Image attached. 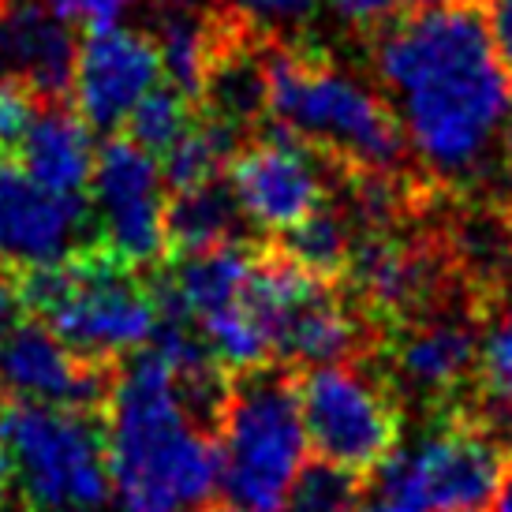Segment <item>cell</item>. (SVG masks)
I'll return each instance as SVG.
<instances>
[{
	"instance_id": "obj_32",
	"label": "cell",
	"mask_w": 512,
	"mask_h": 512,
	"mask_svg": "<svg viewBox=\"0 0 512 512\" xmlns=\"http://www.w3.org/2000/svg\"><path fill=\"white\" fill-rule=\"evenodd\" d=\"M356 512H415V509H404V505H393V501H378V505H367V509L359 505Z\"/></svg>"
},
{
	"instance_id": "obj_31",
	"label": "cell",
	"mask_w": 512,
	"mask_h": 512,
	"mask_svg": "<svg viewBox=\"0 0 512 512\" xmlns=\"http://www.w3.org/2000/svg\"><path fill=\"white\" fill-rule=\"evenodd\" d=\"M490 512H512V453L505 460V468L498 475V486H494V498H490Z\"/></svg>"
},
{
	"instance_id": "obj_33",
	"label": "cell",
	"mask_w": 512,
	"mask_h": 512,
	"mask_svg": "<svg viewBox=\"0 0 512 512\" xmlns=\"http://www.w3.org/2000/svg\"><path fill=\"white\" fill-rule=\"evenodd\" d=\"M4 393H8V389H4V382H0V412H4V404H8V400H4Z\"/></svg>"
},
{
	"instance_id": "obj_25",
	"label": "cell",
	"mask_w": 512,
	"mask_h": 512,
	"mask_svg": "<svg viewBox=\"0 0 512 512\" xmlns=\"http://www.w3.org/2000/svg\"><path fill=\"white\" fill-rule=\"evenodd\" d=\"M45 101H38L27 86L0 83V157H12L23 143L30 124L38 120Z\"/></svg>"
},
{
	"instance_id": "obj_24",
	"label": "cell",
	"mask_w": 512,
	"mask_h": 512,
	"mask_svg": "<svg viewBox=\"0 0 512 512\" xmlns=\"http://www.w3.org/2000/svg\"><path fill=\"white\" fill-rule=\"evenodd\" d=\"M367 494V475L337 468L329 460L303 464L288 490L285 512H356Z\"/></svg>"
},
{
	"instance_id": "obj_17",
	"label": "cell",
	"mask_w": 512,
	"mask_h": 512,
	"mask_svg": "<svg viewBox=\"0 0 512 512\" xmlns=\"http://www.w3.org/2000/svg\"><path fill=\"white\" fill-rule=\"evenodd\" d=\"M12 161L57 195H86L98 165L94 128L68 105H45Z\"/></svg>"
},
{
	"instance_id": "obj_1",
	"label": "cell",
	"mask_w": 512,
	"mask_h": 512,
	"mask_svg": "<svg viewBox=\"0 0 512 512\" xmlns=\"http://www.w3.org/2000/svg\"><path fill=\"white\" fill-rule=\"evenodd\" d=\"M400 131L441 184H483L512 154V83L479 0H419L374 49Z\"/></svg>"
},
{
	"instance_id": "obj_21",
	"label": "cell",
	"mask_w": 512,
	"mask_h": 512,
	"mask_svg": "<svg viewBox=\"0 0 512 512\" xmlns=\"http://www.w3.org/2000/svg\"><path fill=\"white\" fill-rule=\"evenodd\" d=\"M154 42L169 83L180 86L187 98L195 101L199 98L206 49H210V15L195 12L187 4H172L169 12L161 15V23H157Z\"/></svg>"
},
{
	"instance_id": "obj_22",
	"label": "cell",
	"mask_w": 512,
	"mask_h": 512,
	"mask_svg": "<svg viewBox=\"0 0 512 512\" xmlns=\"http://www.w3.org/2000/svg\"><path fill=\"white\" fill-rule=\"evenodd\" d=\"M475 385H479V404L471 412L505 441V434H512V311L501 314L479 337Z\"/></svg>"
},
{
	"instance_id": "obj_14",
	"label": "cell",
	"mask_w": 512,
	"mask_h": 512,
	"mask_svg": "<svg viewBox=\"0 0 512 512\" xmlns=\"http://www.w3.org/2000/svg\"><path fill=\"white\" fill-rule=\"evenodd\" d=\"M165 75L157 42L143 30L98 23L75 45V113L94 131H116L128 124L131 109Z\"/></svg>"
},
{
	"instance_id": "obj_8",
	"label": "cell",
	"mask_w": 512,
	"mask_h": 512,
	"mask_svg": "<svg viewBox=\"0 0 512 512\" xmlns=\"http://www.w3.org/2000/svg\"><path fill=\"white\" fill-rule=\"evenodd\" d=\"M303 434L318 460L374 475L400 445V404L393 385L356 367L322 363L296 370Z\"/></svg>"
},
{
	"instance_id": "obj_15",
	"label": "cell",
	"mask_w": 512,
	"mask_h": 512,
	"mask_svg": "<svg viewBox=\"0 0 512 512\" xmlns=\"http://www.w3.org/2000/svg\"><path fill=\"white\" fill-rule=\"evenodd\" d=\"M116 367L72 352L38 318H23L0 341V382L8 393H15L19 400H34V404L101 412Z\"/></svg>"
},
{
	"instance_id": "obj_27",
	"label": "cell",
	"mask_w": 512,
	"mask_h": 512,
	"mask_svg": "<svg viewBox=\"0 0 512 512\" xmlns=\"http://www.w3.org/2000/svg\"><path fill=\"white\" fill-rule=\"evenodd\" d=\"M479 8L486 15V27H490L494 49L501 57V68L512 83V0H479Z\"/></svg>"
},
{
	"instance_id": "obj_3",
	"label": "cell",
	"mask_w": 512,
	"mask_h": 512,
	"mask_svg": "<svg viewBox=\"0 0 512 512\" xmlns=\"http://www.w3.org/2000/svg\"><path fill=\"white\" fill-rule=\"evenodd\" d=\"M270 124L296 135L344 176H400L408 139L393 105L344 75L326 53L296 42L266 49Z\"/></svg>"
},
{
	"instance_id": "obj_29",
	"label": "cell",
	"mask_w": 512,
	"mask_h": 512,
	"mask_svg": "<svg viewBox=\"0 0 512 512\" xmlns=\"http://www.w3.org/2000/svg\"><path fill=\"white\" fill-rule=\"evenodd\" d=\"M251 19H303L311 15L314 0H232Z\"/></svg>"
},
{
	"instance_id": "obj_10",
	"label": "cell",
	"mask_w": 512,
	"mask_h": 512,
	"mask_svg": "<svg viewBox=\"0 0 512 512\" xmlns=\"http://www.w3.org/2000/svg\"><path fill=\"white\" fill-rule=\"evenodd\" d=\"M318 161L326 157L270 124L266 135L236 146L225 165V184L247 221L266 232H288L329 199Z\"/></svg>"
},
{
	"instance_id": "obj_28",
	"label": "cell",
	"mask_w": 512,
	"mask_h": 512,
	"mask_svg": "<svg viewBox=\"0 0 512 512\" xmlns=\"http://www.w3.org/2000/svg\"><path fill=\"white\" fill-rule=\"evenodd\" d=\"M337 12L348 19V23H359V27H370V23H382V19H393V15L408 4V0H329Z\"/></svg>"
},
{
	"instance_id": "obj_5",
	"label": "cell",
	"mask_w": 512,
	"mask_h": 512,
	"mask_svg": "<svg viewBox=\"0 0 512 512\" xmlns=\"http://www.w3.org/2000/svg\"><path fill=\"white\" fill-rule=\"evenodd\" d=\"M214 438L217 486L202 512H285L307 453L296 370L262 363L232 374Z\"/></svg>"
},
{
	"instance_id": "obj_9",
	"label": "cell",
	"mask_w": 512,
	"mask_h": 512,
	"mask_svg": "<svg viewBox=\"0 0 512 512\" xmlns=\"http://www.w3.org/2000/svg\"><path fill=\"white\" fill-rule=\"evenodd\" d=\"M165 202L169 187L161 180V161L116 135L98 150L90 180V214L98 247L135 270H150L165 258Z\"/></svg>"
},
{
	"instance_id": "obj_12",
	"label": "cell",
	"mask_w": 512,
	"mask_h": 512,
	"mask_svg": "<svg viewBox=\"0 0 512 512\" xmlns=\"http://www.w3.org/2000/svg\"><path fill=\"white\" fill-rule=\"evenodd\" d=\"M86 247H98V232L83 195H57L0 157V266L27 273Z\"/></svg>"
},
{
	"instance_id": "obj_2",
	"label": "cell",
	"mask_w": 512,
	"mask_h": 512,
	"mask_svg": "<svg viewBox=\"0 0 512 512\" xmlns=\"http://www.w3.org/2000/svg\"><path fill=\"white\" fill-rule=\"evenodd\" d=\"M105 456L124 512H202L217 486V438L191 412L157 348L116 367L101 404Z\"/></svg>"
},
{
	"instance_id": "obj_11",
	"label": "cell",
	"mask_w": 512,
	"mask_h": 512,
	"mask_svg": "<svg viewBox=\"0 0 512 512\" xmlns=\"http://www.w3.org/2000/svg\"><path fill=\"white\" fill-rule=\"evenodd\" d=\"M441 277L445 270L430 243L374 228L356 240L341 285L348 288L359 314L378 329V337H385L389 329L438 311Z\"/></svg>"
},
{
	"instance_id": "obj_23",
	"label": "cell",
	"mask_w": 512,
	"mask_h": 512,
	"mask_svg": "<svg viewBox=\"0 0 512 512\" xmlns=\"http://www.w3.org/2000/svg\"><path fill=\"white\" fill-rule=\"evenodd\" d=\"M195 113H199V105L187 98L180 86L157 83L154 90H150V94L131 109L128 139L161 161L172 146L180 143V135L191 128Z\"/></svg>"
},
{
	"instance_id": "obj_7",
	"label": "cell",
	"mask_w": 512,
	"mask_h": 512,
	"mask_svg": "<svg viewBox=\"0 0 512 512\" xmlns=\"http://www.w3.org/2000/svg\"><path fill=\"white\" fill-rule=\"evenodd\" d=\"M505 441L471 408L441 412L427 438L393 453L378 475L382 501L415 512H479L490 505L505 468Z\"/></svg>"
},
{
	"instance_id": "obj_26",
	"label": "cell",
	"mask_w": 512,
	"mask_h": 512,
	"mask_svg": "<svg viewBox=\"0 0 512 512\" xmlns=\"http://www.w3.org/2000/svg\"><path fill=\"white\" fill-rule=\"evenodd\" d=\"M128 4L131 0H45L49 12H57L60 19H79V23H86V27L113 23Z\"/></svg>"
},
{
	"instance_id": "obj_4",
	"label": "cell",
	"mask_w": 512,
	"mask_h": 512,
	"mask_svg": "<svg viewBox=\"0 0 512 512\" xmlns=\"http://www.w3.org/2000/svg\"><path fill=\"white\" fill-rule=\"evenodd\" d=\"M19 299L72 352L109 367L143 352L161 329L157 285L105 247L19 273Z\"/></svg>"
},
{
	"instance_id": "obj_34",
	"label": "cell",
	"mask_w": 512,
	"mask_h": 512,
	"mask_svg": "<svg viewBox=\"0 0 512 512\" xmlns=\"http://www.w3.org/2000/svg\"><path fill=\"white\" fill-rule=\"evenodd\" d=\"M0 512H8V509H4V505H0ZM15 512H23V509H15Z\"/></svg>"
},
{
	"instance_id": "obj_13",
	"label": "cell",
	"mask_w": 512,
	"mask_h": 512,
	"mask_svg": "<svg viewBox=\"0 0 512 512\" xmlns=\"http://www.w3.org/2000/svg\"><path fill=\"white\" fill-rule=\"evenodd\" d=\"M385 348V382L393 393L415 397L434 412H453L464 385L475 382L479 367V333L475 322L453 311H430L408 326L389 329Z\"/></svg>"
},
{
	"instance_id": "obj_30",
	"label": "cell",
	"mask_w": 512,
	"mask_h": 512,
	"mask_svg": "<svg viewBox=\"0 0 512 512\" xmlns=\"http://www.w3.org/2000/svg\"><path fill=\"white\" fill-rule=\"evenodd\" d=\"M23 299H19V273L0 266V341L23 322Z\"/></svg>"
},
{
	"instance_id": "obj_6",
	"label": "cell",
	"mask_w": 512,
	"mask_h": 512,
	"mask_svg": "<svg viewBox=\"0 0 512 512\" xmlns=\"http://www.w3.org/2000/svg\"><path fill=\"white\" fill-rule=\"evenodd\" d=\"M0 453L23 512H105L109 505L101 412L12 400L0 412Z\"/></svg>"
},
{
	"instance_id": "obj_20",
	"label": "cell",
	"mask_w": 512,
	"mask_h": 512,
	"mask_svg": "<svg viewBox=\"0 0 512 512\" xmlns=\"http://www.w3.org/2000/svg\"><path fill=\"white\" fill-rule=\"evenodd\" d=\"M277 251H285L296 266H303L307 273L322 277L329 285H337L348 270V258L356 247V236L337 210L322 206L318 214H311L307 221H299L296 228L281 232V243H273Z\"/></svg>"
},
{
	"instance_id": "obj_16",
	"label": "cell",
	"mask_w": 512,
	"mask_h": 512,
	"mask_svg": "<svg viewBox=\"0 0 512 512\" xmlns=\"http://www.w3.org/2000/svg\"><path fill=\"white\" fill-rule=\"evenodd\" d=\"M75 42L64 19L45 4H0V83L27 86L45 105H64L72 94Z\"/></svg>"
},
{
	"instance_id": "obj_35",
	"label": "cell",
	"mask_w": 512,
	"mask_h": 512,
	"mask_svg": "<svg viewBox=\"0 0 512 512\" xmlns=\"http://www.w3.org/2000/svg\"><path fill=\"white\" fill-rule=\"evenodd\" d=\"M0 4H8V0H0Z\"/></svg>"
},
{
	"instance_id": "obj_18",
	"label": "cell",
	"mask_w": 512,
	"mask_h": 512,
	"mask_svg": "<svg viewBox=\"0 0 512 512\" xmlns=\"http://www.w3.org/2000/svg\"><path fill=\"white\" fill-rule=\"evenodd\" d=\"M232 240H243L240 206L225 180L169 195L165 202V258L210 251V247Z\"/></svg>"
},
{
	"instance_id": "obj_19",
	"label": "cell",
	"mask_w": 512,
	"mask_h": 512,
	"mask_svg": "<svg viewBox=\"0 0 512 512\" xmlns=\"http://www.w3.org/2000/svg\"><path fill=\"white\" fill-rule=\"evenodd\" d=\"M236 146H240L236 131H228L225 124L210 120L206 113H195L191 128L180 135V143L161 157V180L169 187V195L195 191V187L221 180L228 157L236 154Z\"/></svg>"
}]
</instances>
